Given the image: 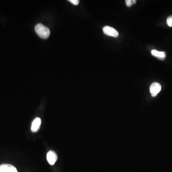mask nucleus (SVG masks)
Wrapping results in <instances>:
<instances>
[{"instance_id": "3", "label": "nucleus", "mask_w": 172, "mask_h": 172, "mask_svg": "<svg viewBox=\"0 0 172 172\" xmlns=\"http://www.w3.org/2000/svg\"><path fill=\"white\" fill-rule=\"evenodd\" d=\"M161 90V86L157 82H154L151 85L150 91L153 97H156Z\"/></svg>"}, {"instance_id": "10", "label": "nucleus", "mask_w": 172, "mask_h": 172, "mask_svg": "<svg viewBox=\"0 0 172 172\" xmlns=\"http://www.w3.org/2000/svg\"><path fill=\"white\" fill-rule=\"evenodd\" d=\"M69 1L71 2L74 5H78L80 2L79 0H70Z\"/></svg>"}, {"instance_id": "7", "label": "nucleus", "mask_w": 172, "mask_h": 172, "mask_svg": "<svg viewBox=\"0 0 172 172\" xmlns=\"http://www.w3.org/2000/svg\"><path fill=\"white\" fill-rule=\"evenodd\" d=\"M151 54L153 56L161 60H164L166 57V53L164 52H160L157 50H153L151 51Z\"/></svg>"}, {"instance_id": "4", "label": "nucleus", "mask_w": 172, "mask_h": 172, "mask_svg": "<svg viewBox=\"0 0 172 172\" xmlns=\"http://www.w3.org/2000/svg\"><path fill=\"white\" fill-rule=\"evenodd\" d=\"M47 158L50 165H54L57 161V154L54 151H50L47 154Z\"/></svg>"}, {"instance_id": "9", "label": "nucleus", "mask_w": 172, "mask_h": 172, "mask_svg": "<svg viewBox=\"0 0 172 172\" xmlns=\"http://www.w3.org/2000/svg\"><path fill=\"white\" fill-rule=\"evenodd\" d=\"M167 24L170 27H172V16H169L167 19Z\"/></svg>"}, {"instance_id": "5", "label": "nucleus", "mask_w": 172, "mask_h": 172, "mask_svg": "<svg viewBox=\"0 0 172 172\" xmlns=\"http://www.w3.org/2000/svg\"><path fill=\"white\" fill-rule=\"evenodd\" d=\"M0 172H18V171L11 164H2L0 165Z\"/></svg>"}, {"instance_id": "2", "label": "nucleus", "mask_w": 172, "mask_h": 172, "mask_svg": "<svg viewBox=\"0 0 172 172\" xmlns=\"http://www.w3.org/2000/svg\"><path fill=\"white\" fill-rule=\"evenodd\" d=\"M104 33L109 37H117L118 36V33L116 30L112 28L111 26H106L103 28Z\"/></svg>"}, {"instance_id": "1", "label": "nucleus", "mask_w": 172, "mask_h": 172, "mask_svg": "<svg viewBox=\"0 0 172 172\" xmlns=\"http://www.w3.org/2000/svg\"><path fill=\"white\" fill-rule=\"evenodd\" d=\"M35 31L39 37L43 39L47 38L50 34L49 29L41 24H37L35 26Z\"/></svg>"}, {"instance_id": "8", "label": "nucleus", "mask_w": 172, "mask_h": 172, "mask_svg": "<svg viewBox=\"0 0 172 172\" xmlns=\"http://www.w3.org/2000/svg\"><path fill=\"white\" fill-rule=\"evenodd\" d=\"M126 5L128 7H131L132 5H135L136 2V0H126L125 1Z\"/></svg>"}, {"instance_id": "6", "label": "nucleus", "mask_w": 172, "mask_h": 172, "mask_svg": "<svg viewBox=\"0 0 172 172\" xmlns=\"http://www.w3.org/2000/svg\"><path fill=\"white\" fill-rule=\"evenodd\" d=\"M41 124V118L37 117L34 120L31 126V131L32 132H35L37 131L40 128Z\"/></svg>"}]
</instances>
